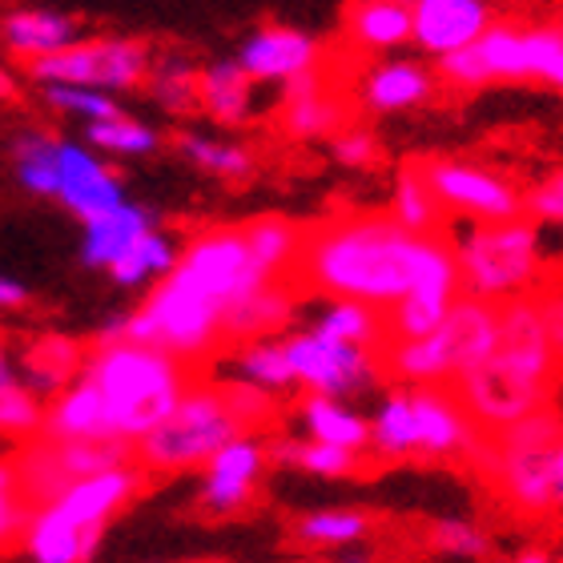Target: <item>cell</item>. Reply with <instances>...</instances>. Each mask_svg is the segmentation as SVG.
<instances>
[{
	"label": "cell",
	"mask_w": 563,
	"mask_h": 563,
	"mask_svg": "<svg viewBox=\"0 0 563 563\" xmlns=\"http://www.w3.org/2000/svg\"><path fill=\"white\" fill-rule=\"evenodd\" d=\"M330 157L339 165H346V169H371V165L383 157V145H378V137L366 125H346V130H339L334 137H330Z\"/></svg>",
	"instance_id": "46"
},
{
	"label": "cell",
	"mask_w": 563,
	"mask_h": 563,
	"mask_svg": "<svg viewBox=\"0 0 563 563\" xmlns=\"http://www.w3.org/2000/svg\"><path fill=\"white\" fill-rule=\"evenodd\" d=\"M523 218L531 225H563V165L540 177L531 189H523Z\"/></svg>",
	"instance_id": "47"
},
{
	"label": "cell",
	"mask_w": 563,
	"mask_h": 563,
	"mask_svg": "<svg viewBox=\"0 0 563 563\" xmlns=\"http://www.w3.org/2000/svg\"><path fill=\"white\" fill-rule=\"evenodd\" d=\"M563 53V21H511L495 16L487 33L455 57L439 60V81L451 89H483L495 81H548Z\"/></svg>",
	"instance_id": "9"
},
{
	"label": "cell",
	"mask_w": 563,
	"mask_h": 563,
	"mask_svg": "<svg viewBox=\"0 0 563 563\" xmlns=\"http://www.w3.org/2000/svg\"><path fill=\"white\" fill-rule=\"evenodd\" d=\"M177 153H181L194 169H201V174H210V177H222V181H246V177L258 169V157H254L250 145L218 137V133H206V130L177 133Z\"/></svg>",
	"instance_id": "34"
},
{
	"label": "cell",
	"mask_w": 563,
	"mask_h": 563,
	"mask_svg": "<svg viewBox=\"0 0 563 563\" xmlns=\"http://www.w3.org/2000/svg\"><path fill=\"white\" fill-rule=\"evenodd\" d=\"M342 36L358 57L383 60L411 45V4L407 0H358L342 12Z\"/></svg>",
	"instance_id": "25"
},
{
	"label": "cell",
	"mask_w": 563,
	"mask_h": 563,
	"mask_svg": "<svg viewBox=\"0 0 563 563\" xmlns=\"http://www.w3.org/2000/svg\"><path fill=\"white\" fill-rule=\"evenodd\" d=\"M177 254H181V246L174 242V234H165V230L153 225L150 234H141L130 246V254L109 271V278L118 282V286H125V290H141V286L153 290L157 282H165L174 274Z\"/></svg>",
	"instance_id": "35"
},
{
	"label": "cell",
	"mask_w": 563,
	"mask_h": 563,
	"mask_svg": "<svg viewBox=\"0 0 563 563\" xmlns=\"http://www.w3.org/2000/svg\"><path fill=\"white\" fill-rule=\"evenodd\" d=\"M12 363V346H9V339L0 334V366H9Z\"/></svg>",
	"instance_id": "54"
},
{
	"label": "cell",
	"mask_w": 563,
	"mask_h": 563,
	"mask_svg": "<svg viewBox=\"0 0 563 563\" xmlns=\"http://www.w3.org/2000/svg\"><path fill=\"white\" fill-rule=\"evenodd\" d=\"M560 563H563V555H560Z\"/></svg>",
	"instance_id": "56"
},
{
	"label": "cell",
	"mask_w": 563,
	"mask_h": 563,
	"mask_svg": "<svg viewBox=\"0 0 563 563\" xmlns=\"http://www.w3.org/2000/svg\"><path fill=\"white\" fill-rule=\"evenodd\" d=\"M282 130L298 141H322L334 137L339 130L351 125V109L342 101L339 85L330 81V73H314L282 89V109H278Z\"/></svg>",
	"instance_id": "22"
},
{
	"label": "cell",
	"mask_w": 563,
	"mask_h": 563,
	"mask_svg": "<svg viewBox=\"0 0 563 563\" xmlns=\"http://www.w3.org/2000/svg\"><path fill=\"white\" fill-rule=\"evenodd\" d=\"M415 402V443L427 459H471L479 446V427L463 411L451 387H419Z\"/></svg>",
	"instance_id": "19"
},
{
	"label": "cell",
	"mask_w": 563,
	"mask_h": 563,
	"mask_svg": "<svg viewBox=\"0 0 563 563\" xmlns=\"http://www.w3.org/2000/svg\"><path fill=\"white\" fill-rule=\"evenodd\" d=\"M174 278L194 286L198 294H206L210 302H218L222 314L225 306L238 302L242 294H250L262 282H271L262 278V271L250 258L242 225H206V230H198L181 246V254H177Z\"/></svg>",
	"instance_id": "13"
},
{
	"label": "cell",
	"mask_w": 563,
	"mask_h": 563,
	"mask_svg": "<svg viewBox=\"0 0 563 563\" xmlns=\"http://www.w3.org/2000/svg\"><path fill=\"white\" fill-rule=\"evenodd\" d=\"M16 93H21V85H16L12 69H4V65H0V101H16Z\"/></svg>",
	"instance_id": "51"
},
{
	"label": "cell",
	"mask_w": 563,
	"mask_h": 563,
	"mask_svg": "<svg viewBox=\"0 0 563 563\" xmlns=\"http://www.w3.org/2000/svg\"><path fill=\"white\" fill-rule=\"evenodd\" d=\"M387 218L415 238H439L443 234L446 213H443V206H439V198H434L427 174H422V162H402L399 165L395 186H390Z\"/></svg>",
	"instance_id": "32"
},
{
	"label": "cell",
	"mask_w": 563,
	"mask_h": 563,
	"mask_svg": "<svg viewBox=\"0 0 563 563\" xmlns=\"http://www.w3.org/2000/svg\"><path fill=\"white\" fill-rule=\"evenodd\" d=\"M29 516H33V499L24 492L16 459L0 455V552H9L24 540Z\"/></svg>",
	"instance_id": "43"
},
{
	"label": "cell",
	"mask_w": 563,
	"mask_h": 563,
	"mask_svg": "<svg viewBox=\"0 0 563 563\" xmlns=\"http://www.w3.org/2000/svg\"><path fill=\"white\" fill-rule=\"evenodd\" d=\"M81 378H89L106 402L113 443L133 451L165 415L174 411L177 399L198 378V371H189L186 363L169 358L157 346L118 339L89 346Z\"/></svg>",
	"instance_id": "3"
},
{
	"label": "cell",
	"mask_w": 563,
	"mask_h": 563,
	"mask_svg": "<svg viewBox=\"0 0 563 563\" xmlns=\"http://www.w3.org/2000/svg\"><path fill=\"white\" fill-rule=\"evenodd\" d=\"M443 213H459L467 225H495L523 218V189L492 165L467 157H419Z\"/></svg>",
	"instance_id": "12"
},
{
	"label": "cell",
	"mask_w": 563,
	"mask_h": 563,
	"mask_svg": "<svg viewBox=\"0 0 563 563\" xmlns=\"http://www.w3.org/2000/svg\"><path fill=\"white\" fill-rule=\"evenodd\" d=\"M41 427H45V402L24 387L16 375V358H12L9 366H0V434L33 443Z\"/></svg>",
	"instance_id": "40"
},
{
	"label": "cell",
	"mask_w": 563,
	"mask_h": 563,
	"mask_svg": "<svg viewBox=\"0 0 563 563\" xmlns=\"http://www.w3.org/2000/svg\"><path fill=\"white\" fill-rule=\"evenodd\" d=\"M250 434L225 395L222 378H194L177 407L153 427L137 446L133 463L150 475H186L201 471L230 439Z\"/></svg>",
	"instance_id": "6"
},
{
	"label": "cell",
	"mask_w": 563,
	"mask_h": 563,
	"mask_svg": "<svg viewBox=\"0 0 563 563\" xmlns=\"http://www.w3.org/2000/svg\"><path fill=\"white\" fill-rule=\"evenodd\" d=\"M254 89L258 85L238 69L234 57H218L198 69V109L213 125H225V130H238V125L254 121V113H258V93Z\"/></svg>",
	"instance_id": "27"
},
{
	"label": "cell",
	"mask_w": 563,
	"mask_h": 563,
	"mask_svg": "<svg viewBox=\"0 0 563 563\" xmlns=\"http://www.w3.org/2000/svg\"><path fill=\"white\" fill-rule=\"evenodd\" d=\"M153 230V218L150 210H141L133 201H121L118 210L101 213L93 222H85V238H81V258L85 266H93V271H113L130 246L137 242L141 234H150Z\"/></svg>",
	"instance_id": "30"
},
{
	"label": "cell",
	"mask_w": 563,
	"mask_h": 563,
	"mask_svg": "<svg viewBox=\"0 0 563 563\" xmlns=\"http://www.w3.org/2000/svg\"><path fill=\"white\" fill-rule=\"evenodd\" d=\"M85 141L93 153H109V157H150L162 145V133L130 113H118L109 121L85 125Z\"/></svg>",
	"instance_id": "42"
},
{
	"label": "cell",
	"mask_w": 563,
	"mask_h": 563,
	"mask_svg": "<svg viewBox=\"0 0 563 563\" xmlns=\"http://www.w3.org/2000/svg\"><path fill=\"white\" fill-rule=\"evenodd\" d=\"M531 302H536V310H540L548 342H552V351L560 354V363H563V274L543 278L540 286L531 290Z\"/></svg>",
	"instance_id": "48"
},
{
	"label": "cell",
	"mask_w": 563,
	"mask_h": 563,
	"mask_svg": "<svg viewBox=\"0 0 563 563\" xmlns=\"http://www.w3.org/2000/svg\"><path fill=\"white\" fill-rule=\"evenodd\" d=\"M21 306H29V286L0 274V310H21Z\"/></svg>",
	"instance_id": "49"
},
{
	"label": "cell",
	"mask_w": 563,
	"mask_h": 563,
	"mask_svg": "<svg viewBox=\"0 0 563 563\" xmlns=\"http://www.w3.org/2000/svg\"><path fill=\"white\" fill-rule=\"evenodd\" d=\"M12 459H16V471H21V483L33 507H41L73 483L130 463L133 451L118 443H53V439L36 434L33 443H24Z\"/></svg>",
	"instance_id": "14"
},
{
	"label": "cell",
	"mask_w": 563,
	"mask_h": 563,
	"mask_svg": "<svg viewBox=\"0 0 563 563\" xmlns=\"http://www.w3.org/2000/svg\"><path fill=\"white\" fill-rule=\"evenodd\" d=\"M298 431L310 443L322 446H339L346 455H371V422L363 411H354L351 402H334V399H314V395H302L298 399Z\"/></svg>",
	"instance_id": "28"
},
{
	"label": "cell",
	"mask_w": 563,
	"mask_h": 563,
	"mask_svg": "<svg viewBox=\"0 0 563 563\" xmlns=\"http://www.w3.org/2000/svg\"><path fill=\"white\" fill-rule=\"evenodd\" d=\"M41 439H53V443H113L106 402H101L89 378H77L73 387L60 390L57 399L45 402Z\"/></svg>",
	"instance_id": "26"
},
{
	"label": "cell",
	"mask_w": 563,
	"mask_h": 563,
	"mask_svg": "<svg viewBox=\"0 0 563 563\" xmlns=\"http://www.w3.org/2000/svg\"><path fill=\"white\" fill-rule=\"evenodd\" d=\"M41 93H45L48 109H57L65 118L85 121V125H97V121H109L121 113L118 97L93 93V89H77V85H41Z\"/></svg>",
	"instance_id": "45"
},
{
	"label": "cell",
	"mask_w": 563,
	"mask_h": 563,
	"mask_svg": "<svg viewBox=\"0 0 563 563\" xmlns=\"http://www.w3.org/2000/svg\"><path fill=\"white\" fill-rule=\"evenodd\" d=\"M431 238H415L387 213H334L306 225L294 282L322 302H358L387 314L419 282Z\"/></svg>",
	"instance_id": "1"
},
{
	"label": "cell",
	"mask_w": 563,
	"mask_h": 563,
	"mask_svg": "<svg viewBox=\"0 0 563 563\" xmlns=\"http://www.w3.org/2000/svg\"><path fill=\"white\" fill-rule=\"evenodd\" d=\"M73 41H81V24L73 21L69 12L12 9L0 21V45L9 48L16 60H24L29 69L48 57H57V53H65Z\"/></svg>",
	"instance_id": "24"
},
{
	"label": "cell",
	"mask_w": 563,
	"mask_h": 563,
	"mask_svg": "<svg viewBox=\"0 0 563 563\" xmlns=\"http://www.w3.org/2000/svg\"><path fill=\"white\" fill-rule=\"evenodd\" d=\"M451 254L459 266V286L475 302H516V298H528L543 282L540 230L528 218L495 225H463L451 242Z\"/></svg>",
	"instance_id": "8"
},
{
	"label": "cell",
	"mask_w": 563,
	"mask_h": 563,
	"mask_svg": "<svg viewBox=\"0 0 563 563\" xmlns=\"http://www.w3.org/2000/svg\"><path fill=\"white\" fill-rule=\"evenodd\" d=\"M375 536V519L363 507H314L290 523V543L302 552H354Z\"/></svg>",
	"instance_id": "29"
},
{
	"label": "cell",
	"mask_w": 563,
	"mask_h": 563,
	"mask_svg": "<svg viewBox=\"0 0 563 563\" xmlns=\"http://www.w3.org/2000/svg\"><path fill=\"white\" fill-rule=\"evenodd\" d=\"M242 234H246L250 258L262 271V278L294 282L306 225L290 222V218H278V213H266V218H254V222L242 225Z\"/></svg>",
	"instance_id": "31"
},
{
	"label": "cell",
	"mask_w": 563,
	"mask_h": 563,
	"mask_svg": "<svg viewBox=\"0 0 563 563\" xmlns=\"http://www.w3.org/2000/svg\"><path fill=\"white\" fill-rule=\"evenodd\" d=\"M57 141L60 137H53L45 130H29L12 145L16 181L36 198H53V189H57Z\"/></svg>",
	"instance_id": "41"
},
{
	"label": "cell",
	"mask_w": 563,
	"mask_h": 563,
	"mask_svg": "<svg viewBox=\"0 0 563 563\" xmlns=\"http://www.w3.org/2000/svg\"><path fill=\"white\" fill-rule=\"evenodd\" d=\"M145 89H150L153 106L169 113V118H181L189 109H198V65L186 60L181 53H165V57H153V69L145 77Z\"/></svg>",
	"instance_id": "39"
},
{
	"label": "cell",
	"mask_w": 563,
	"mask_h": 563,
	"mask_svg": "<svg viewBox=\"0 0 563 563\" xmlns=\"http://www.w3.org/2000/svg\"><path fill=\"white\" fill-rule=\"evenodd\" d=\"M271 439L266 434H238L201 467L198 507L210 519H234L254 507L262 479L271 471Z\"/></svg>",
	"instance_id": "15"
},
{
	"label": "cell",
	"mask_w": 563,
	"mask_h": 563,
	"mask_svg": "<svg viewBox=\"0 0 563 563\" xmlns=\"http://www.w3.org/2000/svg\"><path fill=\"white\" fill-rule=\"evenodd\" d=\"M495 21L483 0H415L411 4V45L434 65L471 48Z\"/></svg>",
	"instance_id": "18"
},
{
	"label": "cell",
	"mask_w": 563,
	"mask_h": 563,
	"mask_svg": "<svg viewBox=\"0 0 563 563\" xmlns=\"http://www.w3.org/2000/svg\"><path fill=\"white\" fill-rule=\"evenodd\" d=\"M427 543L434 552L451 555V560H487L492 552V531L483 528L479 519H463V516H446L434 519L427 528Z\"/></svg>",
	"instance_id": "44"
},
{
	"label": "cell",
	"mask_w": 563,
	"mask_h": 563,
	"mask_svg": "<svg viewBox=\"0 0 563 563\" xmlns=\"http://www.w3.org/2000/svg\"><path fill=\"white\" fill-rule=\"evenodd\" d=\"M302 563H327V560H302Z\"/></svg>",
	"instance_id": "55"
},
{
	"label": "cell",
	"mask_w": 563,
	"mask_h": 563,
	"mask_svg": "<svg viewBox=\"0 0 563 563\" xmlns=\"http://www.w3.org/2000/svg\"><path fill=\"white\" fill-rule=\"evenodd\" d=\"M327 45L306 29L294 24H258L254 33L242 36L234 60L254 85H294L302 77L327 69Z\"/></svg>",
	"instance_id": "16"
},
{
	"label": "cell",
	"mask_w": 563,
	"mask_h": 563,
	"mask_svg": "<svg viewBox=\"0 0 563 563\" xmlns=\"http://www.w3.org/2000/svg\"><path fill=\"white\" fill-rule=\"evenodd\" d=\"M560 371V354L552 351L543 318L528 294V298L495 306L492 354L471 366L451 390L471 422L479 427V434H495L528 415L552 411Z\"/></svg>",
	"instance_id": "2"
},
{
	"label": "cell",
	"mask_w": 563,
	"mask_h": 563,
	"mask_svg": "<svg viewBox=\"0 0 563 563\" xmlns=\"http://www.w3.org/2000/svg\"><path fill=\"white\" fill-rule=\"evenodd\" d=\"M555 511H563V439L555 446Z\"/></svg>",
	"instance_id": "52"
},
{
	"label": "cell",
	"mask_w": 563,
	"mask_h": 563,
	"mask_svg": "<svg viewBox=\"0 0 563 563\" xmlns=\"http://www.w3.org/2000/svg\"><path fill=\"white\" fill-rule=\"evenodd\" d=\"M495 346V306L459 298L451 314L419 342H390L378 351L383 375L399 387H455L471 366L483 363Z\"/></svg>",
	"instance_id": "7"
},
{
	"label": "cell",
	"mask_w": 563,
	"mask_h": 563,
	"mask_svg": "<svg viewBox=\"0 0 563 563\" xmlns=\"http://www.w3.org/2000/svg\"><path fill=\"white\" fill-rule=\"evenodd\" d=\"M302 298L306 294L298 290V282H262V286H254L238 302L225 306L222 314L225 342L242 346V342H266L290 334Z\"/></svg>",
	"instance_id": "21"
},
{
	"label": "cell",
	"mask_w": 563,
	"mask_h": 563,
	"mask_svg": "<svg viewBox=\"0 0 563 563\" xmlns=\"http://www.w3.org/2000/svg\"><path fill=\"white\" fill-rule=\"evenodd\" d=\"M310 330L327 334V339L351 342V346H363V351H383V346H387L383 314L358 302H322L314 322H310Z\"/></svg>",
	"instance_id": "38"
},
{
	"label": "cell",
	"mask_w": 563,
	"mask_h": 563,
	"mask_svg": "<svg viewBox=\"0 0 563 563\" xmlns=\"http://www.w3.org/2000/svg\"><path fill=\"white\" fill-rule=\"evenodd\" d=\"M286 363H290L294 390L314 399L346 402L354 395H366L383 383V358L378 351H363L351 342L327 339L310 327H298L282 339Z\"/></svg>",
	"instance_id": "11"
},
{
	"label": "cell",
	"mask_w": 563,
	"mask_h": 563,
	"mask_svg": "<svg viewBox=\"0 0 563 563\" xmlns=\"http://www.w3.org/2000/svg\"><path fill=\"white\" fill-rule=\"evenodd\" d=\"M153 69V48L137 36H81L73 41L65 53L41 60L29 69L36 85H77V89H93V93H130L141 89Z\"/></svg>",
	"instance_id": "10"
},
{
	"label": "cell",
	"mask_w": 563,
	"mask_h": 563,
	"mask_svg": "<svg viewBox=\"0 0 563 563\" xmlns=\"http://www.w3.org/2000/svg\"><path fill=\"white\" fill-rule=\"evenodd\" d=\"M85 354H89V346L73 342L69 334H33L12 351V358H16V375L24 387L41 402H48L81 378Z\"/></svg>",
	"instance_id": "23"
},
{
	"label": "cell",
	"mask_w": 563,
	"mask_h": 563,
	"mask_svg": "<svg viewBox=\"0 0 563 563\" xmlns=\"http://www.w3.org/2000/svg\"><path fill=\"white\" fill-rule=\"evenodd\" d=\"M371 422V455L399 463V459L419 455L415 443V402L407 387H390L378 395L375 411L366 415Z\"/></svg>",
	"instance_id": "33"
},
{
	"label": "cell",
	"mask_w": 563,
	"mask_h": 563,
	"mask_svg": "<svg viewBox=\"0 0 563 563\" xmlns=\"http://www.w3.org/2000/svg\"><path fill=\"white\" fill-rule=\"evenodd\" d=\"M563 439V419L555 411L528 415L504 431L483 434L475 446V471L492 483L499 504L519 519L555 516V446Z\"/></svg>",
	"instance_id": "5"
},
{
	"label": "cell",
	"mask_w": 563,
	"mask_h": 563,
	"mask_svg": "<svg viewBox=\"0 0 563 563\" xmlns=\"http://www.w3.org/2000/svg\"><path fill=\"white\" fill-rule=\"evenodd\" d=\"M230 378L271 395V399H282L286 390H294V375L290 363H286V351H282V339L242 342L234 351V363H230Z\"/></svg>",
	"instance_id": "36"
},
{
	"label": "cell",
	"mask_w": 563,
	"mask_h": 563,
	"mask_svg": "<svg viewBox=\"0 0 563 563\" xmlns=\"http://www.w3.org/2000/svg\"><path fill=\"white\" fill-rule=\"evenodd\" d=\"M548 85L563 89V53H560V60H555V69H552V77H548Z\"/></svg>",
	"instance_id": "53"
},
{
	"label": "cell",
	"mask_w": 563,
	"mask_h": 563,
	"mask_svg": "<svg viewBox=\"0 0 563 563\" xmlns=\"http://www.w3.org/2000/svg\"><path fill=\"white\" fill-rule=\"evenodd\" d=\"M53 198L81 222H93L101 213L118 210L125 201L121 177L106 165L101 153H93L81 141H57V189Z\"/></svg>",
	"instance_id": "17"
},
{
	"label": "cell",
	"mask_w": 563,
	"mask_h": 563,
	"mask_svg": "<svg viewBox=\"0 0 563 563\" xmlns=\"http://www.w3.org/2000/svg\"><path fill=\"white\" fill-rule=\"evenodd\" d=\"M145 487L137 463H121L101 475L73 483L48 504L33 507L24 528V552L33 563H93L101 536Z\"/></svg>",
	"instance_id": "4"
},
{
	"label": "cell",
	"mask_w": 563,
	"mask_h": 563,
	"mask_svg": "<svg viewBox=\"0 0 563 563\" xmlns=\"http://www.w3.org/2000/svg\"><path fill=\"white\" fill-rule=\"evenodd\" d=\"M507 563H560V555L548 552V548H540V543H531V548H523V552H516Z\"/></svg>",
	"instance_id": "50"
},
{
	"label": "cell",
	"mask_w": 563,
	"mask_h": 563,
	"mask_svg": "<svg viewBox=\"0 0 563 563\" xmlns=\"http://www.w3.org/2000/svg\"><path fill=\"white\" fill-rule=\"evenodd\" d=\"M439 89V77L419 57H383L366 60L358 73V101L366 113H407L427 106Z\"/></svg>",
	"instance_id": "20"
},
{
	"label": "cell",
	"mask_w": 563,
	"mask_h": 563,
	"mask_svg": "<svg viewBox=\"0 0 563 563\" xmlns=\"http://www.w3.org/2000/svg\"><path fill=\"white\" fill-rule=\"evenodd\" d=\"M271 459L290 471H302V475H314V479H346L358 471L363 459L346 455L339 446H322L310 443L302 434H282V439H271Z\"/></svg>",
	"instance_id": "37"
}]
</instances>
